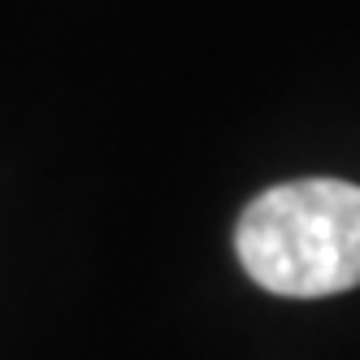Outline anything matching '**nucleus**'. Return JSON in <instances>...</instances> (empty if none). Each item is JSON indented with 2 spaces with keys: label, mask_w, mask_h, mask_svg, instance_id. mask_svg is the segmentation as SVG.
Returning a JSON list of instances; mask_svg holds the SVG:
<instances>
[{
  "label": "nucleus",
  "mask_w": 360,
  "mask_h": 360,
  "mask_svg": "<svg viewBox=\"0 0 360 360\" xmlns=\"http://www.w3.org/2000/svg\"><path fill=\"white\" fill-rule=\"evenodd\" d=\"M235 252L256 287L287 300L360 287V187L295 178L261 191L235 226Z\"/></svg>",
  "instance_id": "nucleus-1"
}]
</instances>
